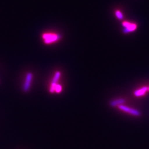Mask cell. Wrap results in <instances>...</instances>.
<instances>
[{
  "label": "cell",
  "instance_id": "cell-3",
  "mask_svg": "<svg viewBox=\"0 0 149 149\" xmlns=\"http://www.w3.org/2000/svg\"><path fill=\"white\" fill-rule=\"evenodd\" d=\"M33 75L31 72H28L26 76L25 80L24 82L23 89L24 92H27L30 90L31 86V83L33 80Z\"/></svg>",
  "mask_w": 149,
  "mask_h": 149
},
{
  "label": "cell",
  "instance_id": "cell-5",
  "mask_svg": "<svg viewBox=\"0 0 149 149\" xmlns=\"http://www.w3.org/2000/svg\"><path fill=\"white\" fill-rule=\"evenodd\" d=\"M122 25L125 28L124 31L126 33H131L135 31L137 28L136 24L128 21H124L123 22Z\"/></svg>",
  "mask_w": 149,
  "mask_h": 149
},
{
  "label": "cell",
  "instance_id": "cell-4",
  "mask_svg": "<svg viewBox=\"0 0 149 149\" xmlns=\"http://www.w3.org/2000/svg\"><path fill=\"white\" fill-rule=\"evenodd\" d=\"M61 76V72L59 71L56 72L53 78L52 79V83L51 84L50 87V92L53 93L55 92V89L56 86L57 84V83L59 80Z\"/></svg>",
  "mask_w": 149,
  "mask_h": 149
},
{
  "label": "cell",
  "instance_id": "cell-10",
  "mask_svg": "<svg viewBox=\"0 0 149 149\" xmlns=\"http://www.w3.org/2000/svg\"><path fill=\"white\" fill-rule=\"evenodd\" d=\"M148 90H149V87H148Z\"/></svg>",
  "mask_w": 149,
  "mask_h": 149
},
{
  "label": "cell",
  "instance_id": "cell-8",
  "mask_svg": "<svg viewBox=\"0 0 149 149\" xmlns=\"http://www.w3.org/2000/svg\"><path fill=\"white\" fill-rule=\"evenodd\" d=\"M116 17L118 19L122 20L124 18V16L120 10H117L116 12Z\"/></svg>",
  "mask_w": 149,
  "mask_h": 149
},
{
  "label": "cell",
  "instance_id": "cell-6",
  "mask_svg": "<svg viewBox=\"0 0 149 149\" xmlns=\"http://www.w3.org/2000/svg\"><path fill=\"white\" fill-rule=\"evenodd\" d=\"M148 90V88L146 86L142 87L139 89L136 90L134 92V95L136 97H141V96L145 95V94L146 93V92Z\"/></svg>",
  "mask_w": 149,
  "mask_h": 149
},
{
  "label": "cell",
  "instance_id": "cell-1",
  "mask_svg": "<svg viewBox=\"0 0 149 149\" xmlns=\"http://www.w3.org/2000/svg\"><path fill=\"white\" fill-rule=\"evenodd\" d=\"M44 42L46 44H51L58 41L61 39V36L58 34L52 33H45L42 35Z\"/></svg>",
  "mask_w": 149,
  "mask_h": 149
},
{
  "label": "cell",
  "instance_id": "cell-7",
  "mask_svg": "<svg viewBox=\"0 0 149 149\" xmlns=\"http://www.w3.org/2000/svg\"><path fill=\"white\" fill-rule=\"evenodd\" d=\"M125 99H119L117 100H113L111 101L110 103V105L112 107H115V106H118L123 105L125 103Z\"/></svg>",
  "mask_w": 149,
  "mask_h": 149
},
{
  "label": "cell",
  "instance_id": "cell-9",
  "mask_svg": "<svg viewBox=\"0 0 149 149\" xmlns=\"http://www.w3.org/2000/svg\"><path fill=\"white\" fill-rule=\"evenodd\" d=\"M61 91H62V86H61L59 84H56V86L55 87V92L57 93H61Z\"/></svg>",
  "mask_w": 149,
  "mask_h": 149
},
{
  "label": "cell",
  "instance_id": "cell-2",
  "mask_svg": "<svg viewBox=\"0 0 149 149\" xmlns=\"http://www.w3.org/2000/svg\"><path fill=\"white\" fill-rule=\"evenodd\" d=\"M118 107L121 111L127 113L128 114H131L132 116H139L141 115V113L139 111L135 109L132 108L131 107H128L127 106L124 105V104L118 106Z\"/></svg>",
  "mask_w": 149,
  "mask_h": 149
}]
</instances>
